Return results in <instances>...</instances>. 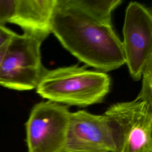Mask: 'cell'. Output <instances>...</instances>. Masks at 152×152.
I'll list each match as a JSON object with an SVG mask.
<instances>
[{
	"label": "cell",
	"mask_w": 152,
	"mask_h": 152,
	"mask_svg": "<svg viewBox=\"0 0 152 152\" xmlns=\"http://www.w3.org/2000/svg\"><path fill=\"white\" fill-rule=\"evenodd\" d=\"M15 34L5 26L0 25V48L7 43Z\"/></svg>",
	"instance_id": "12"
},
{
	"label": "cell",
	"mask_w": 152,
	"mask_h": 152,
	"mask_svg": "<svg viewBox=\"0 0 152 152\" xmlns=\"http://www.w3.org/2000/svg\"><path fill=\"white\" fill-rule=\"evenodd\" d=\"M43 39L28 33L8 42L0 67V86L18 91L35 88L46 69L42 64Z\"/></svg>",
	"instance_id": "4"
},
{
	"label": "cell",
	"mask_w": 152,
	"mask_h": 152,
	"mask_svg": "<svg viewBox=\"0 0 152 152\" xmlns=\"http://www.w3.org/2000/svg\"><path fill=\"white\" fill-rule=\"evenodd\" d=\"M16 0L0 1V25L5 26L12 18L15 8Z\"/></svg>",
	"instance_id": "11"
},
{
	"label": "cell",
	"mask_w": 152,
	"mask_h": 152,
	"mask_svg": "<svg viewBox=\"0 0 152 152\" xmlns=\"http://www.w3.org/2000/svg\"><path fill=\"white\" fill-rule=\"evenodd\" d=\"M50 31L72 55L102 72L125 64L122 42L111 20L91 13L79 0H57Z\"/></svg>",
	"instance_id": "1"
},
{
	"label": "cell",
	"mask_w": 152,
	"mask_h": 152,
	"mask_svg": "<svg viewBox=\"0 0 152 152\" xmlns=\"http://www.w3.org/2000/svg\"><path fill=\"white\" fill-rule=\"evenodd\" d=\"M87 10L97 17L111 20L112 11L122 2L121 0H79Z\"/></svg>",
	"instance_id": "9"
},
{
	"label": "cell",
	"mask_w": 152,
	"mask_h": 152,
	"mask_svg": "<svg viewBox=\"0 0 152 152\" xmlns=\"http://www.w3.org/2000/svg\"><path fill=\"white\" fill-rule=\"evenodd\" d=\"M57 0H16L14 14L10 23L20 26L24 33L44 40L51 33L52 17Z\"/></svg>",
	"instance_id": "8"
},
{
	"label": "cell",
	"mask_w": 152,
	"mask_h": 152,
	"mask_svg": "<svg viewBox=\"0 0 152 152\" xmlns=\"http://www.w3.org/2000/svg\"><path fill=\"white\" fill-rule=\"evenodd\" d=\"M70 113L62 104H36L26 123L27 152H65Z\"/></svg>",
	"instance_id": "5"
},
{
	"label": "cell",
	"mask_w": 152,
	"mask_h": 152,
	"mask_svg": "<svg viewBox=\"0 0 152 152\" xmlns=\"http://www.w3.org/2000/svg\"><path fill=\"white\" fill-rule=\"evenodd\" d=\"M122 31L125 64L132 79L138 81L144 68L152 57L150 10L138 2H130L126 9Z\"/></svg>",
	"instance_id": "6"
},
{
	"label": "cell",
	"mask_w": 152,
	"mask_h": 152,
	"mask_svg": "<svg viewBox=\"0 0 152 152\" xmlns=\"http://www.w3.org/2000/svg\"><path fill=\"white\" fill-rule=\"evenodd\" d=\"M113 148L112 132L104 114L71 112L65 152H112Z\"/></svg>",
	"instance_id": "7"
},
{
	"label": "cell",
	"mask_w": 152,
	"mask_h": 152,
	"mask_svg": "<svg viewBox=\"0 0 152 152\" xmlns=\"http://www.w3.org/2000/svg\"><path fill=\"white\" fill-rule=\"evenodd\" d=\"M110 87V77L104 72L74 65L45 69L36 88L48 101L86 107L101 103Z\"/></svg>",
	"instance_id": "2"
},
{
	"label": "cell",
	"mask_w": 152,
	"mask_h": 152,
	"mask_svg": "<svg viewBox=\"0 0 152 152\" xmlns=\"http://www.w3.org/2000/svg\"><path fill=\"white\" fill-rule=\"evenodd\" d=\"M141 89L135 99L145 102L152 106V57L143 69Z\"/></svg>",
	"instance_id": "10"
},
{
	"label": "cell",
	"mask_w": 152,
	"mask_h": 152,
	"mask_svg": "<svg viewBox=\"0 0 152 152\" xmlns=\"http://www.w3.org/2000/svg\"><path fill=\"white\" fill-rule=\"evenodd\" d=\"M112 152H152V106L135 99L111 105L104 112Z\"/></svg>",
	"instance_id": "3"
},
{
	"label": "cell",
	"mask_w": 152,
	"mask_h": 152,
	"mask_svg": "<svg viewBox=\"0 0 152 152\" xmlns=\"http://www.w3.org/2000/svg\"><path fill=\"white\" fill-rule=\"evenodd\" d=\"M8 43L0 48V67H1V65L2 61V59H3V57H4L5 52V50H6L7 47Z\"/></svg>",
	"instance_id": "13"
}]
</instances>
